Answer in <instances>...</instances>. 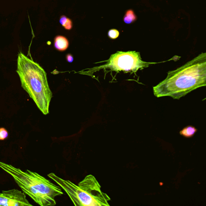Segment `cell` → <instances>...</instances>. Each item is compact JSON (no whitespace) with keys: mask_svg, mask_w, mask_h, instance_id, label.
<instances>
[{"mask_svg":"<svg viewBox=\"0 0 206 206\" xmlns=\"http://www.w3.org/2000/svg\"><path fill=\"white\" fill-rule=\"evenodd\" d=\"M9 137V133L5 128H0V140H6Z\"/></svg>","mask_w":206,"mask_h":206,"instance_id":"11","label":"cell"},{"mask_svg":"<svg viewBox=\"0 0 206 206\" xmlns=\"http://www.w3.org/2000/svg\"><path fill=\"white\" fill-rule=\"evenodd\" d=\"M197 131V129L194 126H185L180 132V134L185 138H190L195 135Z\"/></svg>","mask_w":206,"mask_h":206,"instance_id":"8","label":"cell"},{"mask_svg":"<svg viewBox=\"0 0 206 206\" xmlns=\"http://www.w3.org/2000/svg\"><path fill=\"white\" fill-rule=\"evenodd\" d=\"M137 19L135 12L132 9L128 10L126 11L124 16V21L126 24H131L136 21Z\"/></svg>","mask_w":206,"mask_h":206,"instance_id":"9","label":"cell"},{"mask_svg":"<svg viewBox=\"0 0 206 206\" xmlns=\"http://www.w3.org/2000/svg\"><path fill=\"white\" fill-rule=\"evenodd\" d=\"M67 18H68L66 17L65 16V15H62V16H61V17H60V24L62 25V26H63L64 24L66 23V20H67Z\"/></svg>","mask_w":206,"mask_h":206,"instance_id":"13","label":"cell"},{"mask_svg":"<svg viewBox=\"0 0 206 206\" xmlns=\"http://www.w3.org/2000/svg\"><path fill=\"white\" fill-rule=\"evenodd\" d=\"M206 85V53L199 55L176 70L153 87L157 98L169 96L179 99L193 91Z\"/></svg>","mask_w":206,"mask_h":206,"instance_id":"1","label":"cell"},{"mask_svg":"<svg viewBox=\"0 0 206 206\" xmlns=\"http://www.w3.org/2000/svg\"><path fill=\"white\" fill-rule=\"evenodd\" d=\"M66 58L68 62H72L73 61V57L71 54H67L66 55Z\"/></svg>","mask_w":206,"mask_h":206,"instance_id":"14","label":"cell"},{"mask_svg":"<svg viewBox=\"0 0 206 206\" xmlns=\"http://www.w3.org/2000/svg\"><path fill=\"white\" fill-rule=\"evenodd\" d=\"M0 168L11 175L24 193L41 206L55 205V198L63 194L61 187L36 172L24 171L1 162Z\"/></svg>","mask_w":206,"mask_h":206,"instance_id":"3","label":"cell"},{"mask_svg":"<svg viewBox=\"0 0 206 206\" xmlns=\"http://www.w3.org/2000/svg\"><path fill=\"white\" fill-rule=\"evenodd\" d=\"M108 36L112 39H116L120 35L119 32L117 29H110L108 32Z\"/></svg>","mask_w":206,"mask_h":206,"instance_id":"10","label":"cell"},{"mask_svg":"<svg viewBox=\"0 0 206 206\" xmlns=\"http://www.w3.org/2000/svg\"><path fill=\"white\" fill-rule=\"evenodd\" d=\"M48 176L63 189L75 206H110L108 201L110 198L102 191L100 185L93 175L86 176L78 185L59 177L53 173Z\"/></svg>","mask_w":206,"mask_h":206,"instance_id":"4","label":"cell"},{"mask_svg":"<svg viewBox=\"0 0 206 206\" xmlns=\"http://www.w3.org/2000/svg\"><path fill=\"white\" fill-rule=\"evenodd\" d=\"M16 72L23 89L42 113L48 114L52 93L44 69L39 64L20 52L18 55Z\"/></svg>","mask_w":206,"mask_h":206,"instance_id":"2","label":"cell"},{"mask_svg":"<svg viewBox=\"0 0 206 206\" xmlns=\"http://www.w3.org/2000/svg\"><path fill=\"white\" fill-rule=\"evenodd\" d=\"M73 24L72 22L70 19L67 18V20L64 24L63 27L66 30H71L72 28Z\"/></svg>","mask_w":206,"mask_h":206,"instance_id":"12","label":"cell"},{"mask_svg":"<svg viewBox=\"0 0 206 206\" xmlns=\"http://www.w3.org/2000/svg\"><path fill=\"white\" fill-rule=\"evenodd\" d=\"M0 206H32L25 193L17 189L3 190L0 193Z\"/></svg>","mask_w":206,"mask_h":206,"instance_id":"6","label":"cell"},{"mask_svg":"<svg viewBox=\"0 0 206 206\" xmlns=\"http://www.w3.org/2000/svg\"><path fill=\"white\" fill-rule=\"evenodd\" d=\"M107 62L98 69L108 68L118 73L122 71L125 73L135 74L138 70L149 67L150 65L158 63L143 61L140 52L135 51H118L112 54Z\"/></svg>","mask_w":206,"mask_h":206,"instance_id":"5","label":"cell"},{"mask_svg":"<svg viewBox=\"0 0 206 206\" xmlns=\"http://www.w3.org/2000/svg\"><path fill=\"white\" fill-rule=\"evenodd\" d=\"M69 43L67 38L63 36H58L54 39V47L58 51H65L67 49Z\"/></svg>","mask_w":206,"mask_h":206,"instance_id":"7","label":"cell"}]
</instances>
